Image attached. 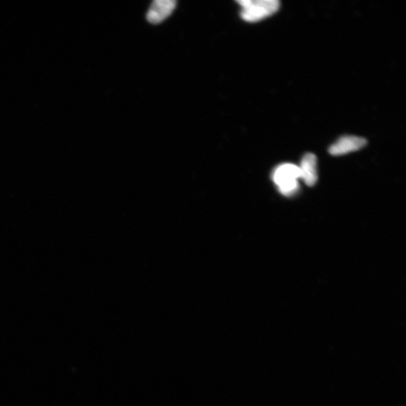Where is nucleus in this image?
I'll list each match as a JSON object with an SVG mask.
<instances>
[{"mask_svg":"<svg viewBox=\"0 0 406 406\" xmlns=\"http://www.w3.org/2000/svg\"><path fill=\"white\" fill-rule=\"evenodd\" d=\"M240 16L247 22H258L274 15L280 8L278 0H241Z\"/></svg>","mask_w":406,"mask_h":406,"instance_id":"nucleus-1","label":"nucleus"},{"mask_svg":"<svg viewBox=\"0 0 406 406\" xmlns=\"http://www.w3.org/2000/svg\"><path fill=\"white\" fill-rule=\"evenodd\" d=\"M175 6V0H155L148 10V21L154 24L163 22L173 13Z\"/></svg>","mask_w":406,"mask_h":406,"instance_id":"nucleus-4","label":"nucleus"},{"mask_svg":"<svg viewBox=\"0 0 406 406\" xmlns=\"http://www.w3.org/2000/svg\"><path fill=\"white\" fill-rule=\"evenodd\" d=\"M367 141L364 138L355 136H346L340 138L329 148V152L333 156L347 155L359 151L365 147Z\"/></svg>","mask_w":406,"mask_h":406,"instance_id":"nucleus-3","label":"nucleus"},{"mask_svg":"<svg viewBox=\"0 0 406 406\" xmlns=\"http://www.w3.org/2000/svg\"><path fill=\"white\" fill-rule=\"evenodd\" d=\"M317 157L312 153L305 155L301 164H300L299 169L301 171V179L308 187H312L317 183Z\"/></svg>","mask_w":406,"mask_h":406,"instance_id":"nucleus-5","label":"nucleus"},{"mask_svg":"<svg viewBox=\"0 0 406 406\" xmlns=\"http://www.w3.org/2000/svg\"><path fill=\"white\" fill-rule=\"evenodd\" d=\"M299 179H301L299 167L291 164L280 165L272 174L273 182L282 195L285 197L294 196L299 191Z\"/></svg>","mask_w":406,"mask_h":406,"instance_id":"nucleus-2","label":"nucleus"}]
</instances>
